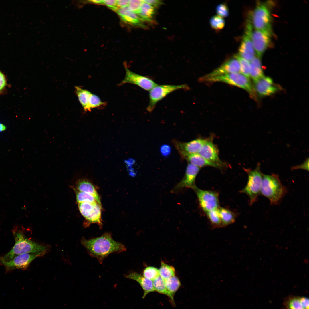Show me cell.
<instances>
[{"instance_id": "5b68a950", "label": "cell", "mask_w": 309, "mask_h": 309, "mask_svg": "<svg viewBox=\"0 0 309 309\" xmlns=\"http://www.w3.org/2000/svg\"><path fill=\"white\" fill-rule=\"evenodd\" d=\"M260 164L258 163L254 169H245L248 174V180L245 187L241 190V193L246 194L249 199V204L252 205L257 200L260 195L263 174L260 169Z\"/></svg>"}, {"instance_id": "8d00e7d4", "label": "cell", "mask_w": 309, "mask_h": 309, "mask_svg": "<svg viewBox=\"0 0 309 309\" xmlns=\"http://www.w3.org/2000/svg\"><path fill=\"white\" fill-rule=\"evenodd\" d=\"M143 3V0H129L128 7L130 11L137 14L140 11Z\"/></svg>"}, {"instance_id": "484cf974", "label": "cell", "mask_w": 309, "mask_h": 309, "mask_svg": "<svg viewBox=\"0 0 309 309\" xmlns=\"http://www.w3.org/2000/svg\"><path fill=\"white\" fill-rule=\"evenodd\" d=\"M75 92L78 100L84 110L86 111L89 99L91 93L78 86L75 87Z\"/></svg>"}, {"instance_id": "d6986e66", "label": "cell", "mask_w": 309, "mask_h": 309, "mask_svg": "<svg viewBox=\"0 0 309 309\" xmlns=\"http://www.w3.org/2000/svg\"><path fill=\"white\" fill-rule=\"evenodd\" d=\"M126 277L134 280L139 283L144 291L143 298H144L148 293L155 291L152 281L139 273L136 272H131L126 275Z\"/></svg>"}, {"instance_id": "ee69618b", "label": "cell", "mask_w": 309, "mask_h": 309, "mask_svg": "<svg viewBox=\"0 0 309 309\" xmlns=\"http://www.w3.org/2000/svg\"><path fill=\"white\" fill-rule=\"evenodd\" d=\"M129 2V0H116L117 6L120 8L128 7Z\"/></svg>"}, {"instance_id": "cb8c5ba5", "label": "cell", "mask_w": 309, "mask_h": 309, "mask_svg": "<svg viewBox=\"0 0 309 309\" xmlns=\"http://www.w3.org/2000/svg\"><path fill=\"white\" fill-rule=\"evenodd\" d=\"M154 11V7L143 1L137 15L141 20L150 21L153 17Z\"/></svg>"}, {"instance_id": "f6af8a7d", "label": "cell", "mask_w": 309, "mask_h": 309, "mask_svg": "<svg viewBox=\"0 0 309 309\" xmlns=\"http://www.w3.org/2000/svg\"><path fill=\"white\" fill-rule=\"evenodd\" d=\"M143 1L153 7L157 6L161 3L160 1L158 0H143Z\"/></svg>"}, {"instance_id": "b9f144b4", "label": "cell", "mask_w": 309, "mask_h": 309, "mask_svg": "<svg viewBox=\"0 0 309 309\" xmlns=\"http://www.w3.org/2000/svg\"><path fill=\"white\" fill-rule=\"evenodd\" d=\"M6 83L5 78L0 71V92L4 88L6 85Z\"/></svg>"}, {"instance_id": "4dcf8cb0", "label": "cell", "mask_w": 309, "mask_h": 309, "mask_svg": "<svg viewBox=\"0 0 309 309\" xmlns=\"http://www.w3.org/2000/svg\"><path fill=\"white\" fill-rule=\"evenodd\" d=\"M76 198L78 203L87 202L93 203L97 202L101 204L96 198L90 194L79 191H76Z\"/></svg>"}, {"instance_id": "ba28073f", "label": "cell", "mask_w": 309, "mask_h": 309, "mask_svg": "<svg viewBox=\"0 0 309 309\" xmlns=\"http://www.w3.org/2000/svg\"><path fill=\"white\" fill-rule=\"evenodd\" d=\"M253 24L251 20H247L245 33L239 49V56L249 62L255 56V53L252 40Z\"/></svg>"}, {"instance_id": "1f68e13d", "label": "cell", "mask_w": 309, "mask_h": 309, "mask_svg": "<svg viewBox=\"0 0 309 309\" xmlns=\"http://www.w3.org/2000/svg\"><path fill=\"white\" fill-rule=\"evenodd\" d=\"M105 105V103L102 101L98 96L91 93L89 99L86 111H90L93 108H99Z\"/></svg>"}, {"instance_id": "44dd1931", "label": "cell", "mask_w": 309, "mask_h": 309, "mask_svg": "<svg viewBox=\"0 0 309 309\" xmlns=\"http://www.w3.org/2000/svg\"><path fill=\"white\" fill-rule=\"evenodd\" d=\"M249 62L250 77L254 82L264 76L260 58L255 56Z\"/></svg>"}, {"instance_id": "ac0fdd59", "label": "cell", "mask_w": 309, "mask_h": 309, "mask_svg": "<svg viewBox=\"0 0 309 309\" xmlns=\"http://www.w3.org/2000/svg\"><path fill=\"white\" fill-rule=\"evenodd\" d=\"M181 157L190 163L200 168L211 166L222 169L225 166L219 163L210 161L202 157L198 153L186 154Z\"/></svg>"}, {"instance_id": "7dc6e473", "label": "cell", "mask_w": 309, "mask_h": 309, "mask_svg": "<svg viewBox=\"0 0 309 309\" xmlns=\"http://www.w3.org/2000/svg\"><path fill=\"white\" fill-rule=\"evenodd\" d=\"M89 2L96 4H103V0H93L88 1Z\"/></svg>"}, {"instance_id": "d4e9b609", "label": "cell", "mask_w": 309, "mask_h": 309, "mask_svg": "<svg viewBox=\"0 0 309 309\" xmlns=\"http://www.w3.org/2000/svg\"><path fill=\"white\" fill-rule=\"evenodd\" d=\"M152 281L155 291L167 296L170 298L173 302L174 303L173 295L167 290L165 280L160 276L154 279Z\"/></svg>"}, {"instance_id": "c3c4849f", "label": "cell", "mask_w": 309, "mask_h": 309, "mask_svg": "<svg viewBox=\"0 0 309 309\" xmlns=\"http://www.w3.org/2000/svg\"><path fill=\"white\" fill-rule=\"evenodd\" d=\"M6 129V126L3 124L0 123V132L5 130Z\"/></svg>"}, {"instance_id": "7bdbcfd3", "label": "cell", "mask_w": 309, "mask_h": 309, "mask_svg": "<svg viewBox=\"0 0 309 309\" xmlns=\"http://www.w3.org/2000/svg\"><path fill=\"white\" fill-rule=\"evenodd\" d=\"M299 298L304 309H309L308 298L305 297H302Z\"/></svg>"}, {"instance_id": "f546056e", "label": "cell", "mask_w": 309, "mask_h": 309, "mask_svg": "<svg viewBox=\"0 0 309 309\" xmlns=\"http://www.w3.org/2000/svg\"><path fill=\"white\" fill-rule=\"evenodd\" d=\"M165 282L167 290L173 295L181 285L179 280L175 276L165 280Z\"/></svg>"}, {"instance_id": "2e32d148", "label": "cell", "mask_w": 309, "mask_h": 309, "mask_svg": "<svg viewBox=\"0 0 309 309\" xmlns=\"http://www.w3.org/2000/svg\"><path fill=\"white\" fill-rule=\"evenodd\" d=\"M254 87L257 93L261 96L271 95L277 91L278 89L272 78L264 76L254 82Z\"/></svg>"}, {"instance_id": "6da1fadb", "label": "cell", "mask_w": 309, "mask_h": 309, "mask_svg": "<svg viewBox=\"0 0 309 309\" xmlns=\"http://www.w3.org/2000/svg\"><path fill=\"white\" fill-rule=\"evenodd\" d=\"M81 242L89 254L97 259L100 263L108 255L113 253L124 252L126 249L123 244L114 241L111 234L108 232L90 239L82 238Z\"/></svg>"}, {"instance_id": "f1b7e54d", "label": "cell", "mask_w": 309, "mask_h": 309, "mask_svg": "<svg viewBox=\"0 0 309 309\" xmlns=\"http://www.w3.org/2000/svg\"><path fill=\"white\" fill-rule=\"evenodd\" d=\"M159 271V276L164 280L175 276V270L174 268L163 262H161Z\"/></svg>"}, {"instance_id": "4fadbf2b", "label": "cell", "mask_w": 309, "mask_h": 309, "mask_svg": "<svg viewBox=\"0 0 309 309\" xmlns=\"http://www.w3.org/2000/svg\"><path fill=\"white\" fill-rule=\"evenodd\" d=\"M271 36L264 32L255 30L253 31L252 40L257 56L260 58L268 47Z\"/></svg>"}, {"instance_id": "30bf717a", "label": "cell", "mask_w": 309, "mask_h": 309, "mask_svg": "<svg viewBox=\"0 0 309 309\" xmlns=\"http://www.w3.org/2000/svg\"><path fill=\"white\" fill-rule=\"evenodd\" d=\"M46 251L35 253H27L17 255L9 261L0 262L7 270L16 269H25L34 259L44 255Z\"/></svg>"}, {"instance_id": "9c48e42d", "label": "cell", "mask_w": 309, "mask_h": 309, "mask_svg": "<svg viewBox=\"0 0 309 309\" xmlns=\"http://www.w3.org/2000/svg\"><path fill=\"white\" fill-rule=\"evenodd\" d=\"M193 190L196 193L200 206L205 213L219 207L217 192L201 189L197 187Z\"/></svg>"}, {"instance_id": "60d3db41", "label": "cell", "mask_w": 309, "mask_h": 309, "mask_svg": "<svg viewBox=\"0 0 309 309\" xmlns=\"http://www.w3.org/2000/svg\"><path fill=\"white\" fill-rule=\"evenodd\" d=\"M103 4H104L110 9L116 11L118 8L117 6L116 0H103Z\"/></svg>"}, {"instance_id": "9a60e30c", "label": "cell", "mask_w": 309, "mask_h": 309, "mask_svg": "<svg viewBox=\"0 0 309 309\" xmlns=\"http://www.w3.org/2000/svg\"><path fill=\"white\" fill-rule=\"evenodd\" d=\"M240 72L239 61L235 57L228 60L220 66L202 78H207L232 73Z\"/></svg>"}, {"instance_id": "277c9868", "label": "cell", "mask_w": 309, "mask_h": 309, "mask_svg": "<svg viewBox=\"0 0 309 309\" xmlns=\"http://www.w3.org/2000/svg\"><path fill=\"white\" fill-rule=\"evenodd\" d=\"M202 82H224L242 88L246 91L255 100L257 99L256 92L249 78L239 73L225 74L212 77L200 78Z\"/></svg>"}, {"instance_id": "7402d4cb", "label": "cell", "mask_w": 309, "mask_h": 309, "mask_svg": "<svg viewBox=\"0 0 309 309\" xmlns=\"http://www.w3.org/2000/svg\"><path fill=\"white\" fill-rule=\"evenodd\" d=\"M76 187L78 191L91 194L100 202L99 195L94 187L87 180L84 179L79 180L77 183Z\"/></svg>"}, {"instance_id": "e0dca14e", "label": "cell", "mask_w": 309, "mask_h": 309, "mask_svg": "<svg viewBox=\"0 0 309 309\" xmlns=\"http://www.w3.org/2000/svg\"><path fill=\"white\" fill-rule=\"evenodd\" d=\"M198 154L207 160L225 165L220 159L217 148L213 142L207 140L203 145Z\"/></svg>"}, {"instance_id": "7a4b0ae2", "label": "cell", "mask_w": 309, "mask_h": 309, "mask_svg": "<svg viewBox=\"0 0 309 309\" xmlns=\"http://www.w3.org/2000/svg\"><path fill=\"white\" fill-rule=\"evenodd\" d=\"M15 244L11 250L0 257V262L9 261L16 256L25 253L46 251L47 247L27 238L21 231H13Z\"/></svg>"}, {"instance_id": "e575fe53", "label": "cell", "mask_w": 309, "mask_h": 309, "mask_svg": "<svg viewBox=\"0 0 309 309\" xmlns=\"http://www.w3.org/2000/svg\"><path fill=\"white\" fill-rule=\"evenodd\" d=\"M210 23L211 27L217 31L223 29L225 24L224 19L218 15L212 17L210 19Z\"/></svg>"}, {"instance_id": "8992f818", "label": "cell", "mask_w": 309, "mask_h": 309, "mask_svg": "<svg viewBox=\"0 0 309 309\" xmlns=\"http://www.w3.org/2000/svg\"><path fill=\"white\" fill-rule=\"evenodd\" d=\"M253 25L255 30L272 34V18L270 10L266 5H257L251 15Z\"/></svg>"}, {"instance_id": "4316f807", "label": "cell", "mask_w": 309, "mask_h": 309, "mask_svg": "<svg viewBox=\"0 0 309 309\" xmlns=\"http://www.w3.org/2000/svg\"><path fill=\"white\" fill-rule=\"evenodd\" d=\"M90 223H96L101 226V205L97 202L94 204L93 210L90 215L86 219Z\"/></svg>"}, {"instance_id": "603a6c76", "label": "cell", "mask_w": 309, "mask_h": 309, "mask_svg": "<svg viewBox=\"0 0 309 309\" xmlns=\"http://www.w3.org/2000/svg\"><path fill=\"white\" fill-rule=\"evenodd\" d=\"M218 211L221 221L222 227L232 224L235 221V215L231 211L227 208L219 207L218 208Z\"/></svg>"}, {"instance_id": "8fae6325", "label": "cell", "mask_w": 309, "mask_h": 309, "mask_svg": "<svg viewBox=\"0 0 309 309\" xmlns=\"http://www.w3.org/2000/svg\"><path fill=\"white\" fill-rule=\"evenodd\" d=\"M125 69V76L119 84V85L130 83L136 85L146 91H149L157 84L149 78L132 72L126 67Z\"/></svg>"}, {"instance_id": "d590c367", "label": "cell", "mask_w": 309, "mask_h": 309, "mask_svg": "<svg viewBox=\"0 0 309 309\" xmlns=\"http://www.w3.org/2000/svg\"><path fill=\"white\" fill-rule=\"evenodd\" d=\"M159 276V270L154 267H147L143 272V276L152 281Z\"/></svg>"}, {"instance_id": "5bb4252c", "label": "cell", "mask_w": 309, "mask_h": 309, "mask_svg": "<svg viewBox=\"0 0 309 309\" xmlns=\"http://www.w3.org/2000/svg\"><path fill=\"white\" fill-rule=\"evenodd\" d=\"M200 170V167L190 163L188 164L184 177L174 187L172 192H175L184 188L194 189L196 187L195 179Z\"/></svg>"}, {"instance_id": "f35d334b", "label": "cell", "mask_w": 309, "mask_h": 309, "mask_svg": "<svg viewBox=\"0 0 309 309\" xmlns=\"http://www.w3.org/2000/svg\"><path fill=\"white\" fill-rule=\"evenodd\" d=\"M216 12L221 17H226L229 14V10L226 5L224 3L220 4L217 5L216 9Z\"/></svg>"}, {"instance_id": "ab89813d", "label": "cell", "mask_w": 309, "mask_h": 309, "mask_svg": "<svg viewBox=\"0 0 309 309\" xmlns=\"http://www.w3.org/2000/svg\"><path fill=\"white\" fill-rule=\"evenodd\" d=\"M291 169L292 170L302 169L309 171V158L306 159L300 165L292 167Z\"/></svg>"}, {"instance_id": "836d02e7", "label": "cell", "mask_w": 309, "mask_h": 309, "mask_svg": "<svg viewBox=\"0 0 309 309\" xmlns=\"http://www.w3.org/2000/svg\"><path fill=\"white\" fill-rule=\"evenodd\" d=\"M239 61L240 66V72L242 74L249 78L250 77V65L249 62L241 58L238 55L235 56Z\"/></svg>"}, {"instance_id": "ffe728a7", "label": "cell", "mask_w": 309, "mask_h": 309, "mask_svg": "<svg viewBox=\"0 0 309 309\" xmlns=\"http://www.w3.org/2000/svg\"><path fill=\"white\" fill-rule=\"evenodd\" d=\"M116 11L124 22L134 25H142L141 19L137 14L130 11L128 7L118 8Z\"/></svg>"}, {"instance_id": "d6a6232c", "label": "cell", "mask_w": 309, "mask_h": 309, "mask_svg": "<svg viewBox=\"0 0 309 309\" xmlns=\"http://www.w3.org/2000/svg\"><path fill=\"white\" fill-rule=\"evenodd\" d=\"M94 203H91L87 202L78 203L79 211L82 215L86 219L92 213L94 209Z\"/></svg>"}, {"instance_id": "3957f363", "label": "cell", "mask_w": 309, "mask_h": 309, "mask_svg": "<svg viewBox=\"0 0 309 309\" xmlns=\"http://www.w3.org/2000/svg\"><path fill=\"white\" fill-rule=\"evenodd\" d=\"M288 192L277 174H263L260 195L266 197L271 205H277Z\"/></svg>"}, {"instance_id": "bcb514c9", "label": "cell", "mask_w": 309, "mask_h": 309, "mask_svg": "<svg viewBox=\"0 0 309 309\" xmlns=\"http://www.w3.org/2000/svg\"><path fill=\"white\" fill-rule=\"evenodd\" d=\"M162 151L164 154H167L169 152V148L167 146H163L162 148Z\"/></svg>"}, {"instance_id": "52a82bcc", "label": "cell", "mask_w": 309, "mask_h": 309, "mask_svg": "<svg viewBox=\"0 0 309 309\" xmlns=\"http://www.w3.org/2000/svg\"><path fill=\"white\" fill-rule=\"evenodd\" d=\"M187 88L185 84H157L149 91V102L147 110L149 112H152L157 104L167 95L176 90L186 89Z\"/></svg>"}, {"instance_id": "74e56055", "label": "cell", "mask_w": 309, "mask_h": 309, "mask_svg": "<svg viewBox=\"0 0 309 309\" xmlns=\"http://www.w3.org/2000/svg\"><path fill=\"white\" fill-rule=\"evenodd\" d=\"M289 309H304L299 298H293L290 300L288 302Z\"/></svg>"}, {"instance_id": "7c38bea8", "label": "cell", "mask_w": 309, "mask_h": 309, "mask_svg": "<svg viewBox=\"0 0 309 309\" xmlns=\"http://www.w3.org/2000/svg\"><path fill=\"white\" fill-rule=\"evenodd\" d=\"M207 140L197 138L187 142L173 140L172 143L181 157L187 154L198 153Z\"/></svg>"}, {"instance_id": "83f0119b", "label": "cell", "mask_w": 309, "mask_h": 309, "mask_svg": "<svg viewBox=\"0 0 309 309\" xmlns=\"http://www.w3.org/2000/svg\"><path fill=\"white\" fill-rule=\"evenodd\" d=\"M206 213L213 228L222 227L218 209L210 211Z\"/></svg>"}]
</instances>
